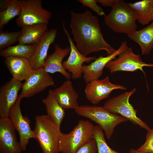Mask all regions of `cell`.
Instances as JSON below:
<instances>
[{
  "instance_id": "5bb4252c",
  "label": "cell",
  "mask_w": 153,
  "mask_h": 153,
  "mask_svg": "<svg viewBox=\"0 0 153 153\" xmlns=\"http://www.w3.org/2000/svg\"><path fill=\"white\" fill-rule=\"evenodd\" d=\"M128 47L127 42L123 41L119 48L112 54L106 57L101 56L90 64L83 65V75L84 82L87 84L93 80L98 79L102 75L106 65Z\"/></svg>"
},
{
  "instance_id": "2e32d148",
  "label": "cell",
  "mask_w": 153,
  "mask_h": 153,
  "mask_svg": "<svg viewBox=\"0 0 153 153\" xmlns=\"http://www.w3.org/2000/svg\"><path fill=\"white\" fill-rule=\"evenodd\" d=\"M57 34L56 29L47 30L36 44L33 54L29 60L33 70L43 68L48 49L54 42Z\"/></svg>"
},
{
  "instance_id": "5b68a950",
  "label": "cell",
  "mask_w": 153,
  "mask_h": 153,
  "mask_svg": "<svg viewBox=\"0 0 153 153\" xmlns=\"http://www.w3.org/2000/svg\"><path fill=\"white\" fill-rule=\"evenodd\" d=\"M94 126L87 120H80L69 133L61 132L59 150L61 153H76L81 146L94 138Z\"/></svg>"
},
{
  "instance_id": "cb8c5ba5",
  "label": "cell",
  "mask_w": 153,
  "mask_h": 153,
  "mask_svg": "<svg viewBox=\"0 0 153 153\" xmlns=\"http://www.w3.org/2000/svg\"><path fill=\"white\" fill-rule=\"evenodd\" d=\"M137 15V20L142 25H146L151 21L153 12V0H143L134 3H127Z\"/></svg>"
},
{
  "instance_id": "44dd1931",
  "label": "cell",
  "mask_w": 153,
  "mask_h": 153,
  "mask_svg": "<svg viewBox=\"0 0 153 153\" xmlns=\"http://www.w3.org/2000/svg\"><path fill=\"white\" fill-rule=\"evenodd\" d=\"M19 44H36L47 30V24H41L27 26L22 27Z\"/></svg>"
},
{
  "instance_id": "4dcf8cb0",
  "label": "cell",
  "mask_w": 153,
  "mask_h": 153,
  "mask_svg": "<svg viewBox=\"0 0 153 153\" xmlns=\"http://www.w3.org/2000/svg\"><path fill=\"white\" fill-rule=\"evenodd\" d=\"M117 0H98L97 2L104 7H111Z\"/></svg>"
},
{
  "instance_id": "603a6c76",
  "label": "cell",
  "mask_w": 153,
  "mask_h": 153,
  "mask_svg": "<svg viewBox=\"0 0 153 153\" xmlns=\"http://www.w3.org/2000/svg\"><path fill=\"white\" fill-rule=\"evenodd\" d=\"M42 101L45 105L47 114L53 118L60 128L61 124L65 115V109L58 102L53 90H48L47 97L43 99Z\"/></svg>"
},
{
  "instance_id": "f1b7e54d",
  "label": "cell",
  "mask_w": 153,
  "mask_h": 153,
  "mask_svg": "<svg viewBox=\"0 0 153 153\" xmlns=\"http://www.w3.org/2000/svg\"><path fill=\"white\" fill-rule=\"evenodd\" d=\"M77 1L83 6L91 8L99 15L105 16L102 7L97 4V0H78Z\"/></svg>"
},
{
  "instance_id": "3957f363",
  "label": "cell",
  "mask_w": 153,
  "mask_h": 153,
  "mask_svg": "<svg viewBox=\"0 0 153 153\" xmlns=\"http://www.w3.org/2000/svg\"><path fill=\"white\" fill-rule=\"evenodd\" d=\"M137 17L136 12L127 3L123 0H117L110 13L105 16L104 21L114 32L128 35L137 30Z\"/></svg>"
},
{
  "instance_id": "9a60e30c",
  "label": "cell",
  "mask_w": 153,
  "mask_h": 153,
  "mask_svg": "<svg viewBox=\"0 0 153 153\" xmlns=\"http://www.w3.org/2000/svg\"><path fill=\"white\" fill-rule=\"evenodd\" d=\"M15 130L9 118H0V153H22Z\"/></svg>"
},
{
  "instance_id": "8992f818",
  "label": "cell",
  "mask_w": 153,
  "mask_h": 153,
  "mask_svg": "<svg viewBox=\"0 0 153 153\" xmlns=\"http://www.w3.org/2000/svg\"><path fill=\"white\" fill-rule=\"evenodd\" d=\"M135 88L108 100L103 107L109 112L126 118L133 124L149 131L151 129L148 125L137 116V110L129 102L130 96L136 91Z\"/></svg>"
},
{
  "instance_id": "30bf717a",
  "label": "cell",
  "mask_w": 153,
  "mask_h": 153,
  "mask_svg": "<svg viewBox=\"0 0 153 153\" xmlns=\"http://www.w3.org/2000/svg\"><path fill=\"white\" fill-rule=\"evenodd\" d=\"M54 85L53 78L43 68L33 70L30 75L23 83L18 96L22 99L31 97Z\"/></svg>"
},
{
  "instance_id": "52a82bcc",
  "label": "cell",
  "mask_w": 153,
  "mask_h": 153,
  "mask_svg": "<svg viewBox=\"0 0 153 153\" xmlns=\"http://www.w3.org/2000/svg\"><path fill=\"white\" fill-rule=\"evenodd\" d=\"M21 12L16 20L19 27L41 24H48L51 13L44 9L41 0H19Z\"/></svg>"
},
{
  "instance_id": "484cf974",
  "label": "cell",
  "mask_w": 153,
  "mask_h": 153,
  "mask_svg": "<svg viewBox=\"0 0 153 153\" xmlns=\"http://www.w3.org/2000/svg\"><path fill=\"white\" fill-rule=\"evenodd\" d=\"M94 138L96 142L97 153H120L109 146L105 141L103 130L98 125L94 126Z\"/></svg>"
},
{
  "instance_id": "6da1fadb",
  "label": "cell",
  "mask_w": 153,
  "mask_h": 153,
  "mask_svg": "<svg viewBox=\"0 0 153 153\" xmlns=\"http://www.w3.org/2000/svg\"><path fill=\"white\" fill-rule=\"evenodd\" d=\"M70 27L78 50L86 57L92 53L103 50L110 55L116 50L105 40L97 17L90 11L77 13L71 12Z\"/></svg>"
},
{
  "instance_id": "83f0119b",
  "label": "cell",
  "mask_w": 153,
  "mask_h": 153,
  "mask_svg": "<svg viewBox=\"0 0 153 153\" xmlns=\"http://www.w3.org/2000/svg\"><path fill=\"white\" fill-rule=\"evenodd\" d=\"M136 150L142 152L153 153V128L148 131L145 141Z\"/></svg>"
},
{
  "instance_id": "d6986e66",
  "label": "cell",
  "mask_w": 153,
  "mask_h": 153,
  "mask_svg": "<svg viewBox=\"0 0 153 153\" xmlns=\"http://www.w3.org/2000/svg\"><path fill=\"white\" fill-rule=\"evenodd\" d=\"M5 63L12 78L21 82L26 80L33 70L29 60L26 58L8 57Z\"/></svg>"
},
{
  "instance_id": "8fae6325",
  "label": "cell",
  "mask_w": 153,
  "mask_h": 153,
  "mask_svg": "<svg viewBox=\"0 0 153 153\" xmlns=\"http://www.w3.org/2000/svg\"><path fill=\"white\" fill-rule=\"evenodd\" d=\"M63 31L68 38L71 49L69 56L67 59L62 62L64 68L71 74V78L74 80L80 78L83 73V64L85 62H89L95 60V57H86L81 53L74 44L65 26L64 22L63 24Z\"/></svg>"
},
{
  "instance_id": "7c38bea8",
  "label": "cell",
  "mask_w": 153,
  "mask_h": 153,
  "mask_svg": "<svg viewBox=\"0 0 153 153\" xmlns=\"http://www.w3.org/2000/svg\"><path fill=\"white\" fill-rule=\"evenodd\" d=\"M126 89L123 86L111 83L109 77L107 76L102 80H94L87 84L84 93L89 101L93 104H96L108 97L113 90L117 89L125 90Z\"/></svg>"
},
{
  "instance_id": "7a4b0ae2",
  "label": "cell",
  "mask_w": 153,
  "mask_h": 153,
  "mask_svg": "<svg viewBox=\"0 0 153 153\" xmlns=\"http://www.w3.org/2000/svg\"><path fill=\"white\" fill-rule=\"evenodd\" d=\"M33 130L43 153H59L60 128L50 115L37 116Z\"/></svg>"
},
{
  "instance_id": "4fadbf2b",
  "label": "cell",
  "mask_w": 153,
  "mask_h": 153,
  "mask_svg": "<svg viewBox=\"0 0 153 153\" xmlns=\"http://www.w3.org/2000/svg\"><path fill=\"white\" fill-rule=\"evenodd\" d=\"M23 83L13 78L3 85L0 88V118H9V112L16 103L18 93Z\"/></svg>"
},
{
  "instance_id": "d6a6232c",
  "label": "cell",
  "mask_w": 153,
  "mask_h": 153,
  "mask_svg": "<svg viewBox=\"0 0 153 153\" xmlns=\"http://www.w3.org/2000/svg\"><path fill=\"white\" fill-rule=\"evenodd\" d=\"M152 21H153V12L152 15Z\"/></svg>"
},
{
  "instance_id": "e0dca14e",
  "label": "cell",
  "mask_w": 153,
  "mask_h": 153,
  "mask_svg": "<svg viewBox=\"0 0 153 153\" xmlns=\"http://www.w3.org/2000/svg\"><path fill=\"white\" fill-rule=\"evenodd\" d=\"M54 48L53 53L47 57L46 59L43 68L49 73L59 72L67 80H69L71 77V74L63 67L62 60L70 53V47L63 48L58 45L55 44Z\"/></svg>"
},
{
  "instance_id": "277c9868",
  "label": "cell",
  "mask_w": 153,
  "mask_h": 153,
  "mask_svg": "<svg viewBox=\"0 0 153 153\" xmlns=\"http://www.w3.org/2000/svg\"><path fill=\"white\" fill-rule=\"evenodd\" d=\"M75 110L79 116L88 118L98 124L108 139L111 138L116 126L128 120L120 115L109 112L103 106L82 105H79Z\"/></svg>"
},
{
  "instance_id": "ffe728a7",
  "label": "cell",
  "mask_w": 153,
  "mask_h": 153,
  "mask_svg": "<svg viewBox=\"0 0 153 153\" xmlns=\"http://www.w3.org/2000/svg\"><path fill=\"white\" fill-rule=\"evenodd\" d=\"M127 35L139 45L142 55L149 54L153 49V21L145 27Z\"/></svg>"
},
{
  "instance_id": "1f68e13d",
  "label": "cell",
  "mask_w": 153,
  "mask_h": 153,
  "mask_svg": "<svg viewBox=\"0 0 153 153\" xmlns=\"http://www.w3.org/2000/svg\"><path fill=\"white\" fill-rule=\"evenodd\" d=\"M129 153H144L139 152L136 150L133 149H131L129 150Z\"/></svg>"
},
{
  "instance_id": "4316f807",
  "label": "cell",
  "mask_w": 153,
  "mask_h": 153,
  "mask_svg": "<svg viewBox=\"0 0 153 153\" xmlns=\"http://www.w3.org/2000/svg\"><path fill=\"white\" fill-rule=\"evenodd\" d=\"M21 34V31L9 32L0 30V50L7 48L18 41Z\"/></svg>"
},
{
  "instance_id": "7402d4cb",
  "label": "cell",
  "mask_w": 153,
  "mask_h": 153,
  "mask_svg": "<svg viewBox=\"0 0 153 153\" xmlns=\"http://www.w3.org/2000/svg\"><path fill=\"white\" fill-rule=\"evenodd\" d=\"M21 12L19 0L0 1V30L11 19L18 16Z\"/></svg>"
},
{
  "instance_id": "ba28073f",
  "label": "cell",
  "mask_w": 153,
  "mask_h": 153,
  "mask_svg": "<svg viewBox=\"0 0 153 153\" xmlns=\"http://www.w3.org/2000/svg\"><path fill=\"white\" fill-rule=\"evenodd\" d=\"M115 58L109 62L105 68L112 73L118 71L133 72L139 70L144 75V67H153V63H146L142 60L140 55L134 54L131 47L128 48Z\"/></svg>"
},
{
  "instance_id": "f546056e",
  "label": "cell",
  "mask_w": 153,
  "mask_h": 153,
  "mask_svg": "<svg viewBox=\"0 0 153 153\" xmlns=\"http://www.w3.org/2000/svg\"><path fill=\"white\" fill-rule=\"evenodd\" d=\"M97 151L96 141L93 138L80 148L76 153H97Z\"/></svg>"
},
{
  "instance_id": "ac0fdd59",
  "label": "cell",
  "mask_w": 153,
  "mask_h": 153,
  "mask_svg": "<svg viewBox=\"0 0 153 153\" xmlns=\"http://www.w3.org/2000/svg\"><path fill=\"white\" fill-rule=\"evenodd\" d=\"M53 91L58 102L64 109L75 110L79 106L78 94L70 80L64 82Z\"/></svg>"
},
{
  "instance_id": "d4e9b609",
  "label": "cell",
  "mask_w": 153,
  "mask_h": 153,
  "mask_svg": "<svg viewBox=\"0 0 153 153\" xmlns=\"http://www.w3.org/2000/svg\"><path fill=\"white\" fill-rule=\"evenodd\" d=\"M36 44H18L1 50V56L5 58L9 57L22 58L29 60L33 55Z\"/></svg>"
},
{
  "instance_id": "9c48e42d",
  "label": "cell",
  "mask_w": 153,
  "mask_h": 153,
  "mask_svg": "<svg viewBox=\"0 0 153 153\" xmlns=\"http://www.w3.org/2000/svg\"><path fill=\"white\" fill-rule=\"evenodd\" d=\"M21 99L18 96L16 103L10 110L9 118L18 133L21 149L22 151H25L29 140L32 138L35 139L36 136L33 130L31 128L29 118L26 116H24L21 112L20 107Z\"/></svg>"
}]
</instances>
